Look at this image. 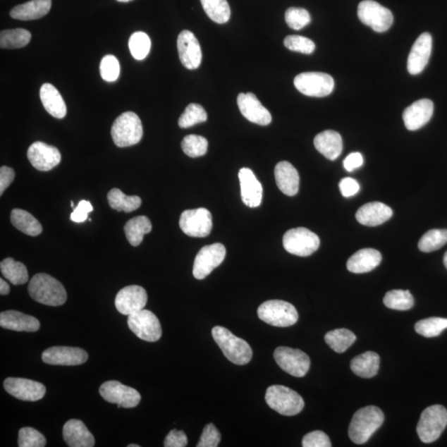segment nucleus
I'll list each match as a JSON object with an SVG mask.
<instances>
[{"mask_svg": "<svg viewBox=\"0 0 447 447\" xmlns=\"http://www.w3.org/2000/svg\"><path fill=\"white\" fill-rule=\"evenodd\" d=\"M28 293L33 300L51 307L63 305L68 299L63 285L47 274L33 276L28 285Z\"/></svg>", "mask_w": 447, "mask_h": 447, "instance_id": "f257e3e1", "label": "nucleus"}, {"mask_svg": "<svg viewBox=\"0 0 447 447\" xmlns=\"http://www.w3.org/2000/svg\"><path fill=\"white\" fill-rule=\"evenodd\" d=\"M384 413L375 406L359 409L355 413L349 426V436L355 444H364L383 424Z\"/></svg>", "mask_w": 447, "mask_h": 447, "instance_id": "f03ea898", "label": "nucleus"}, {"mask_svg": "<svg viewBox=\"0 0 447 447\" xmlns=\"http://www.w3.org/2000/svg\"><path fill=\"white\" fill-rule=\"evenodd\" d=\"M212 333L214 340L231 362L238 365L250 362L253 351L245 340L239 338L223 326L214 327Z\"/></svg>", "mask_w": 447, "mask_h": 447, "instance_id": "7ed1b4c3", "label": "nucleus"}, {"mask_svg": "<svg viewBox=\"0 0 447 447\" xmlns=\"http://www.w3.org/2000/svg\"><path fill=\"white\" fill-rule=\"evenodd\" d=\"M265 401L271 408L283 416L298 415L305 405L300 394L283 385L270 386L266 391Z\"/></svg>", "mask_w": 447, "mask_h": 447, "instance_id": "20e7f679", "label": "nucleus"}, {"mask_svg": "<svg viewBox=\"0 0 447 447\" xmlns=\"http://www.w3.org/2000/svg\"><path fill=\"white\" fill-rule=\"evenodd\" d=\"M144 130L142 122L135 113L128 111L123 113L114 122L111 128V136L117 147H126L139 144Z\"/></svg>", "mask_w": 447, "mask_h": 447, "instance_id": "39448f33", "label": "nucleus"}, {"mask_svg": "<svg viewBox=\"0 0 447 447\" xmlns=\"http://www.w3.org/2000/svg\"><path fill=\"white\" fill-rule=\"evenodd\" d=\"M447 426V410L441 405L428 407L422 412L417 432L424 443H431L439 439Z\"/></svg>", "mask_w": 447, "mask_h": 447, "instance_id": "423d86ee", "label": "nucleus"}, {"mask_svg": "<svg viewBox=\"0 0 447 447\" xmlns=\"http://www.w3.org/2000/svg\"><path fill=\"white\" fill-rule=\"evenodd\" d=\"M258 317L267 324L278 327L291 326L298 320L297 309L291 303L282 300H270L261 304Z\"/></svg>", "mask_w": 447, "mask_h": 447, "instance_id": "0eeeda50", "label": "nucleus"}, {"mask_svg": "<svg viewBox=\"0 0 447 447\" xmlns=\"http://www.w3.org/2000/svg\"><path fill=\"white\" fill-rule=\"evenodd\" d=\"M283 243L289 254L307 257L315 253L319 248L320 239L315 233L300 227L285 233Z\"/></svg>", "mask_w": 447, "mask_h": 447, "instance_id": "6e6552de", "label": "nucleus"}, {"mask_svg": "<svg viewBox=\"0 0 447 447\" xmlns=\"http://www.w3.org/2000/svg\"><path fill=\"white\" fill-rule=\"evenodd\" d=\"M294 85L302 94L312 97L329 96L335 87L331 75L323 73H304L294 79Z\"/></svg>", "mask_w": 447, "mask_h": 447, "instance_id": "1a4fd4ad", "label": "nucleus"}, {"mask_svg": "<svg viewBox=\"0 0 447 447\" xmlns=\"http://www.w3.org/2000/svg\"><path fill=\"white\" fill-rule=\"evenodd\" d=\"M358 16L364 25L377 32H386L393 23L392 12L373 0H364L359 4Z\"/></svg>", "mask_w": 447, "mask_h": 447, "instance_id": "9d476101", "label": "nucleus"}, {"mask_svg": "<svg viewBox=\"0 0 447 447\" xmlns=\"http://www.w3.org/2000/svg\"><path fill=\"white\" fill-rule=\"evenodd\" d=\"M274 356L279 367L292 376H305L310 369V358L300 350L278 347L274 351Z\"/></svg>", "mask_w": 447, "mask_h": 447, "instance_id": "9b49d317", "label": "nucleus"}, {"mask_svg": "<svg viewBox=\"0 0 447 447\" xmlns=\"http://www.w3.org/2000/svg\"><path fill=\"white\" fill-rule=\"evenodd\" d=\"M128 326L140 339L145 341H158L163 333L159 318L145 309L128 316Z\"/></svg>", "mask_w": 447, "mask_h": 447, "instance_id": "f8f14e48", "label": "nucleus"}, {"mask_svg": "<svg viewBox=\"0 0 447 447\" xmlns=\"http://www.w3.org/2000/svg\"><path fill=\"white\" fill-rule=\"evenodd\" d=\"M179 226L185 235L204 238L210 235L212 229V213L206 208L187 210L180 215Z\"/></svg>", "mask_w": 447, "mask_h": 447, "instance_id": "ddd939ff", "label": "nucleus"}, {"mask_svg": "<svg viewBox=\"0 0 447 447\" xmlns=\"http://www.w3.org/2000/svg\"><path fill=\"white\" fill-rule=\"evenodd\" d=\"M226 247L216 243L207 245L199 251L194 261L193 276L195 278L202 280L206 278L214 269L219 267L225 259Z\"/></svg>", "mask_w": 447, "mask_h": 447, "instance_id": "4468645a", "label": "nucleus"}, {"mask_svg": "<svg viewBox=\"0 0 447 447\" xmlns=\"http://www.w3.org/2000/svg\"><path fill=\"white\" fill-rule=\"evenodd\" d=\"M99 393L104 400L117 404L118 408H135L141 401L140 393L136 389L116 380L104 383L99 388Z\"/></svg>", "mask_w": 447, "mask_h": 447, "instance_id": "2eb2a0df", "label": "nucleus"}, {"mask_svg": "<svg viewBox=\"0 0 447 447\" xmlns=\"http://www.w3.org/2000/svg\"><path fill=\"white\" fill-rule=\"evenodd\" d=\"M4 387L11 396L23 401H39L46 394L44 385L31 379L8 378L4 380Z\"/></svg>", "mask_w": 447, "mask_h": 447, "instance_id": "dca6fc26", "label": "nucleus"}, {"mask_svg": "<svg viewBox=\"0 0 447 447\" xmlns=\"http://www.w3.org/2000/svg\"><path fill=\"white\" fill-rule=\"evenodd\" d=\"M42 361L51 365L75 366L87 362V351L78 347L54 346L42 355Z\"/></svg>", "mask_w": 447, "mask_h": 447, "instance_id": "f3484780", "label": "nucleus"}, {"mask_svg": "<svg viewBox=\"0 0 447 447\" xmlns=\"http://www.w3.org/2000/svg\"><path fill=\"white\" fill-rule=\"evenodd\" d=\"M27 159L33 168L41 172H47L60 164L61 155L56 147L35 142L27 150Z\"/></svg>", "mask_w": 447, "mask_h": 447, "instance_id": "a211bd4d", "label": "nucleus"}, {"mask_svg": "<svg viewBox=\"0 0 447 447\" xmlns=\"http://www.w3.org/2000/svg\"><path fill=\"white\" fill-rule=\"evenodd\" d=\"M147 302V294L144 288L131 285L123 288L116 298V307L118 312L125 316L142 310Z\"/></svg>", "mask_w": 447, "mask_h": 447, "instance_id": "6ab92c4d", "label": "nucleus"}, {"mask_svg": "<svg viewBox=\"0 0 447 447\" xmlns=\"http://www.w3.org/2000/svg\"><path fill=\"white\" fill-rule=\"evenodd\" d=\"M178 50L180 63L189 70L197 69L202 63L201 45L191 31L183 30L178 37Z\"/></svg>", "mask_w": 447, "mask_h": 447, "instance_id": "aec40b11", "label": "nucleus"}, {"mask_svg": "<svg viewBox=\"0 0 447 447\" xmlns=\"http://www.w3.org/2000/svg\"><path fill=\"white\" fill-rule=\"evenodd\" d=\"M238 107L245 118L259 125H269L272 121L270 112L253 93H240L237 97Z\"/></svg>", "mask_w": 447, "mask_h": 447, "instance_id": "412c9836", "label": "nucleus"}, {"mask_svg": "<svg viewBox=\"0 0 447 447\" xmlns=\"http://www.w3.org/2000/svg\"><path fill=\"white\" fill-rule=\"evenodd\" d=\"M430 33H422L415 42L408 59V71L412 75L420 74L425 69L431 54Z\"/></svg>", "mask_w": 447, "mask_h": 447, "instance_id": "4be33fe9", "label": "nucleus"}, {"mask_svg": "<svg viewBox=\"0 0 447 447\" xmlns=\"http://www.w3.org/2000/svg\"><path fill=\"white\" fill-rule=\"evenodd\" d=\"M434 102L428 99H420L403 111V118L408 130L415 131L427 125L434 115Z\"/></svg>", "mask_w": 447, "mask_h": 447, "instance_id": "5701e85b", "label": "nucleus"}, {"mask_svg": "<svg viewBox=\"0 0 447 447\" xmlns=\"http://www.w3.org/2000/svg\"><path fill=\"white\" fill-rule=\"evenodd\" d=\"M239 179L242 201L250 208L259 207L263 199V187L255 177L253 171L247 168L241 169Z\"/></svg>", "mask_w": 447, "mask_h": 447, "instance_id": "b1692460", "label": "nucleus"}, {"mask_svg": "<svg viewBox=\"0 0 447 447\" xmlns=\"http://www.w3.org/2000/svg\"><path fill=\"white\" fill-rule=\"evenodd\" d=\"M63 435L70 447H92L96 443L92 432L82 421L71 420L63 427Z\"/></svg>", "mask_w": 447, "mask_h": 447, "instance_id": "393cba45", "label": "nucleus"}, {"mask_svg": "<svg viewBox=\"0 0 447 447\" xmlns=\"http://www.w3.org/2000/svg\"><path fill=\"white\" fill-rule=\"evenodd\" d=\"M393 216L392 209L382 202H370L356 212V220L364 226H377L386 222Z\"/></svg>", "mask_w": 447, "mask_h": 447, "instance_id": "a878e982", "label": "nucleus"}, {"mask_svg": "<svg viewBox=\"0 0 447 447\" xmlns=\"http://www.w3.org/2000/svg\"><path fill=\"white\" fill-rule=\"evenodd\" d=\"M276 183L280 191L289 197H293L299 190V174L296 169L288 161H280L275 166Z\"/></svg>", "mask_w": 447, "mask_h": 447, "instance_id": "bb28decb", "label": "nucleus"}, {"mask_svg": "<svg viewBox=\"0 0 447 447\" xmlns=\"http://www.w3.org/2000/svg\"><path fill=\"white\" fill-rule=\"evenodd\" d=\"M0 326L11 331L35 332L39 330L40 322L20 312L6 311L0 313Z\"/></svg>", "mask_w": 447, "mask_h": 447, "instance_id": "cd10ccee", "label": "nucleus"}, {"mask_svg": "<svg viewBox=\"0 0 447 447\" xmlns=\"http://www.w3.org/2000/svg\"><path fill=\"white\" fill-rule=\"evenodd\" d=\"M382 255L374 249L360 250L347 261V269L354 274H365L377 268L381 263Z\"/></svg>", "mask_w": 447, "mask_h": 447, "instance_id": "c85d7f7f", "label": "nucleus"}, {"mask_svg": "<svg viewBox=\"0 0 447 447\" xmlns=\"http://www.w3.org/2000/svg\"><path fill=\"white\" fill-rule=\"evenodd\" d=\"M314 145L319 153L332 161L338 158L343 149L341 135L333 130L323 131L317 135L314 139Z\"/></svg>", "mask_w": 447, "mask_h": 447, "instance_id": "c756f323", "label": "nucleus"}, {"mask_svg": "<svg viewBox=\"0 0 447 447\" xmlns=\"http://www.w3.org/2000/svg\"><path fill=\"white\" fill-rule=\"evenodd\" d=\"M51 7V0H31L14 7L11 16L14 20L23 21L39 20L49 13Z\"/></svg>", "mask_w": 447, "mask_h": 447, "instance_id": "7c9ffc66", "label": "nucleus"}, {"mask_svg": "<svg viewBox=\"0 0 447 447\" xmlns=\"http://www.w3.org/2000/svg\"><path fill=\"white\" fill-rule=\"evenodd\" d=\"M42 106L47 113L56 118H63L66 115V106L63 97L54 85L45 83L40 89Z\"/></svg>", "mask_w": 447, "mask_h": 447, "instance_id": "2f4dec72", "label": "nucleus"}, {"mask_svg": "<svg viewBox=\"0 0 447 447\" xmlns=\"http://www.w3.org/2000/svg\"><path fill=\"white\" fill-rule=\"evenodd\" d=\"M379 363V355L375 352L367 351L351 360L350 369L357 376L370 379L378 374Z\"/></svg>", "mask_w": 447, "mask_h": 447, "instance_id": "473e14b6", "label": "nucleus"}, {"mask_svg": "<svg viewBox=\"0 0 447 447\" xmlns=\"http://www.w3.org/2000/svg\"><path fill=\"white\" fill-rule=\"evenodd\" d=\"M13 226L27 235L37 236L42 232L41 223L30 213L21 209H13L11 212Z\"/></svg>", "mask_w": 447, "mask_h": 447, "instance_id": "72a5a7b5", "label": "nucleus"}, {"mask_svg": "<svg viewBox=\"0 0 447 447\" xmlns=\"http://www.w3.org/2000/svg\"><path fill=\"white\" fill-rule=\"evenodd\" d=\"M152 231V223L149 218L145 216H137L128 221L125 226V233L132 246H139L146 234Z\"/></svg>", "mask_w": 447, "mask_h": 447, "instance_id": "f704fd0d", "label": "nucleus"}, {"mask_svg": "<svg viewBox=\"0 0 447 447\" xmlns=\"http://www.w3.org/2000/svg\"><path fill=\"white\" fill-rule=\"evenodd\" d=\"M109 207L117 212L130 213L139 209L142 200L137 196H127L120 189L114 188L108 193Z\"/></svg>", "mask_w": 447, "mask_h": 447, "instance_id": "c9c22d12", "label": "nucleus"}, {"mask_svg": "<svg viewBox=\"0 0 447 447\" xmlns=\"http://www.w3.org/2000/svg\"><path fill=\"white\" fill-rule=\"evenodd\" d=\"M0 269L4 277L13 285H22L28 281L26 266L12 258L4 259L0 264Z\"/></svg>", "mask_w": 447, "mask_h": 447, "instance_id": "e433bc0d", "label": "nucleus"}, {"mask_svg": "<svg viewBox=\"0 0 447 447\" xmlns=\"http://www.w3.org/2000/svg\"><path fill=\"white\" fill-rule=\"evenodd\" d=\"M31 33L23 28L3 30L0 32V47L3 49H16L30 44Z\"/></svg>", "mask_w": 447, "mask_h": 447, "instance_id": "4c0bfd02", "label": "nucleus"}, {"mask_svg": "<svg viewBox=\"0 0 447 447\" xmlns=\"http://www.w3.org/2000/svg\"><path fill=\"white\" fill-rule=\"evenodd\" d=\"M201 3L212 21L222 25L230 20L231 11L227 0H201Z\"/></svg>", "mask_w": 447, "mask_h": 447, "instance_id": "58836bf2", "label": "nucleus"}, {"mask_svg": "<svg viewBox=\"0 0 447 447\" xmlns=\"http://www.w3.org/2000/svg\"><path fill=\"white\" fill-rule=\"evenodd\" d=\"M356 336L347 329H336L327 332L325 341L336 353H344L355 343Z\"/></svg>", "mask_w": 447, "mask_h": 447, "instance_id": "ea45409f", "label": "nucleus"}, {"mask_svg": "<svg viewBox=\"0 0 447 447\" xmlns=\"http://www.w3.org/2000/svg\"><path fill=\"white\" fill-rule=\"evenodd\" d=\"M384 303L393 310L407 311L415 305V298L409 291L392 290L385 294Z\"/></svg>", "mask_w": 447, "mask_h": 447, "instance_id": "a19ab883", "label": "nucleus"}, {"mask_svg": "<svg viewBox=\"0 0 447 447\" xmlns=\"http://www.w3.org/2000/svg\"><path fill=\"white\" fill-rule=\"evenodd\" d=\"M446 328L447 318L441 317L427 318L417 322L415 325L417 333L427 338L439 336Z\"/></svg>", "mask_w": 447, "mask_h": 447, "instance_id": "79ce46f5", "label": "nucleus"}, {"mask_svg": "<svg viewBox=\"0 0 447 447\" xmlns=\"http://www.w3.org/2000/svg\"><path fill=\"white\" fill-rule=\"evenodd\" d=\"M447 243V230H431L421 238L418 249L424 253L439 250Z\"/></svg>", "mask_w": 447, "mask_h": 447, "instance_id": "37998d69", "label": "nucleus"}, {"mask_svg": "<svg viewBox=\"0 0 447 447\" xmlns=\"http://www.w3.org/2000/svg\"><path fill=\"white\" fill-rule=\"evenodd\" d=\"M207 121V113L198 104H190L185 108L184 113L180 116L178 125L182 128H188Z\"/></svg>", "mask_w": 447, "mask_h": 447, "instance_id": "c03bdc74", "label": "nucleus"}, {"mask_svg": "<svg viewBox=\"0 0 447 447\" xmlns=\"http://www.w3.org/2000/svg\"><path fill=\"white\" fill-rule=\"evenodd\" d=\"M128 47L133 56L136 60H144L149 55L151 49L149 37L144 32L133 33L128 40Z\"/></svg>", "mask_w": 447, "mask_h": 447, "instance_id": "a18cd8bd", "label": "nucleus"}, {"mask_svg": "<svg viewBox=\"0 0 447 447\" xmlns=\"http://www.w3.org/2000/svg\"><path fill=\"white\" fill-rule=\"evenodd\" d=\"M182 149L185 154L191 158H198L207 154L208 141L206 137L196 135L185 136L182 142Z\"/></svg>", "mask_w": 447, "mask_h": 447, "instance_id": "49530a36", "label": "nucleus"}, {"mask_svg": "<svg viewBox=\"0 0 447 447\" xmlns=\"http://www.w3.org/2000/svg\"><path fill=\"white\" fill-rule=\"evenodd\" d=\"M285 21L293 30H300L310 23L311 16L306 9L289 8L285 13Z\"/></svg>", "mask_w": 447, "mask_h": 447, "instance_id": "de8ad7c7", "label": "nucleus"}, {"mask_svg": "<svg viewBox=\"0 0 447 447\" xmlns=\"http://www.w3.org/2000/svg\"><path fill=\"white\" fill-rule=\"evenodd\" d=\"M46 444L45 436L35 428L23 427L18 432L20 447H44Z\"/></svg>", "mask_w": 447, "mask_h": 447, "instance_id": "09e8293b", "label": "nucleus"}, {"mask_svg": "<svg viewBox=\"0 0 447 447\" xmlns=\"http://www.w3.org/2000/svg\"><path fill=\"white\" fill-rule=\"evenodd\" d=\"M102 78L107 82H114L120 77L121 66L115 56H104L99 66Z\"/></svg>", "mask_w": 447, "mask_h": 447, "instance_id": "8fccbe9b", "label": "nucleus"}, {"mask_svg": "<svg viewBox=\"0 0 447 447\" xmlns=\"http://www.w3.org/2000/svg\"><path fill=\"white\" fill-rule=\"evenodd\" d=\"M284 46L290 51L301 52L303 54H312L316 49L313 41L307 37L298 35L285 37Z\"/></svg>", "mask_w": 447, "mask_h": 447, "instance_id": "3c124183", "label": "nucleus"}, {"mask_svg": "<svg viewBox=\"0 0 447 447\" xmlns=\"http://www.w3.org/2000/svg\"><path fill=\"white\" fill-rule=\"evenodd\" d=\"M221 440V435L215 425L209 423L204 427L197 447H217Z\"/></svg>", "mask_w": 447, "mask_h": 447, "instance_id": "603ef678", "label": "nucleus"}, {"mask_svg": "<svg viewBox=\"0 0 447 447\" xmlns=\"http://www.w3.org/2000/svg\"><path fill=\"white\" fill-rule=\"evenodd\" d=\"M303 447H331V443L325 432L314 431L307 434L302 439Z\"/></svg>", "mask_w": 447, "mask_h": 447, "instance_id": "864d4df0", "label": "nucleus"}, {"mask_svg": "<svg viewBox=\"0 0 447 447\" xmlns=\"http://www.w3.org/2000/svg\"><path fill=\"white\" fill-rule=\"evenodd\" d=\"M93 212V207L90 202L80 201L78 207L71 214V220L75 223H82L87 220L88 214Z\"/></svg>", "mask_w": 447, "mask_h": 447, "instance_id": "5fc2aeb1", "label": "nucleus"}, {"mask_svg": "<svg viewBox=\"0 0 447 447\" xmlns=\"http://www.w3.org/2000/svg\"><path fill=\"white\" fill-rule=\"evenodd\" d=\"M188 443V436L183 431L173 430L166 436L165 447H185Z\"/></svg>", "mask_w": 447, "mask_h": 447, "instance_id": "6e6d98bb", "label": "nucleus"}, {"mask_svg": "<svg viewBox=\"0 0 447 447\" xmlns=\"http://www.w3.org/2000/svg\"><path fill=\"white\" fill-rule=\"evenodd\" d=\"M339 188L345 197H350L358 193L360 185L354 178H345L341 180Z\"/></svg>", "mask_w": 447, "mask_h": 447, "instance_id": "4d7b16f0", "label": "nucleus"}, {"mask_svg": "<svg viewBox=\"0 0 447 447\" xmlns=\"http://www.w3.org/2000/svg\"><path fill=\"white\" fill-rule=\"evenodd\" d=\"M14 178H16V173L13 169L7 166H1L0 169V195L1 196L13 182Z\"/></svg>", "mask_w": 447, "mask_h": 447, "instance_id": "13d9d810", "label": "nucleus"}, {"mask_svg": "<svg viewBox=\"0 0 447 447\" xmlns=\"http://www.w3.org/2000/svg\"><path fill=\"white\" fill-rule=\"evenodd\" d=\"M364 164V158L360 153H352L346 157L344 160V168L348 172H352L356 169L360 168Z\"/></svg>", "mask_w": 447, "mask_h": 447, "instance_id": "bf43d9fd", "label": "nucleus"}, {"mask_svg": "<svg viewBox=\"0 0 447 447\" xmlns=\"http://www.w3.org/2000/svg\"><path fill=\"white\" fill-rule=\"evenodd\" d=\"M9 293H11V287H9V285L4 281L3 278L0 279V294H1L2 296H6V295H8Z\"/></svg>", "mask_w": 447, "mask_h": 447, "instance_id": "052dcab7", "label": "nucleus"}, {"mask_svg": "<svg viewBox=\"0 0 447 447\" xmlns=\"http://www.w3.org/2000/svg\"><path fill=\"white\" fill-rule=\"evenodd\" d=\"M443 262H444V264L446 266V268L447 269V251H446V253L444 255Z\"/></svg>", "mask_w": 447, "mask_h": 447, "instance_id": "680f3d73", "label": "nucleus"}, {"mask_svg": "<svg viewBox=\"0 0 447 447\" xmlns=\"http://www.w3.org/2000/svg\"><path fill=\"white\" fill-rule=\"evenodd\" d=\"M116 1L121 2V3H128V2L133 1V0H116Z\"/></svg>", "mask_w": 447, "mask_h": 447, "instance_id": "e2e57ef3", "label": "nucleus"}, {"mask_svg": "<svg viewBox=\"0 0 447 447\" xmlns=\"http://www.w3.org/2000/svg\"><path fill=\"white\" fill-rule=\"evenodd\" d=\"M128 447H140V446L136 444H130L128 445Z\"/></svg>", "mask_w": 447, "mask_h": 447, "instance_id": "0e129e2a", "label": "nucleus"}, {"mask_svg": "<svg viewBox=\"0 0 447 447\" xmlns=\"http://www.w3.org/2000/svg\"><path fill=\"white\" fill-rule=\"evenodd\" d=\"M71 207H74V202H71Z\"/></svg>", "mask_w": 447, "mask_h": 447, "instance_id": "69168bd1", "label": "nucleus"}]
</instances>
